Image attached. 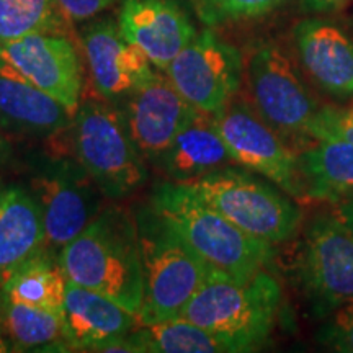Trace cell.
I'll use <instances>...</instances> for the list:
<instances>
[{
	"instance_id": "obj_17",
	"label": "cell",
	"mask_w": 353,
	"mask_h": 353,
	"mask_svg": "<svg viewBox=\"0 0 353 353\" xmlns=\"http://www.w3.org/2000/svg\"><path fill=\"white\" fill-rule=\"evenodd\" d=\"M59 101L26 81L0 57V131L51 136L72 121Z\"/></svg>"
},
{
	"instance_id": "obj_7",
	"label": "cell",
	"mask_w": 353,
	"mask_h": 353,
	"mask_svg": "<svg viewBox=\"0 0 353 353\" xmlns=\"http://www.w3.org/2000/svg\"><path fill=\"white\" fill-rule=\"evenodd\" d=\"M254 108L281 136H311L319 103L290 56L275 43H262L245 64Z\"/></svg>"
},
{
	"instance_id": "obj_12",
	"label": "cell",
	"mask_w": 353,
	"mask_h": 353,
	"mask_svg": "<svg viewBox=\"0 0 353 353\" xmlns=\"http://www.w3.org/2000/svg\"><path fill=\"white\" fill-rule=\"evenodd\" d=\"M128 97V132L141 156L156 162L196 110L179 94L169 77L157 72Z\"/></svg>"
},
{
	"instance_id": "obj_3",
	"label": "cell",
	"mask_w": 353,
	"mask_h": 353,
	"mask_svg": "<svg viewBox=\"0 0 353 353\" xmlns=\"http://www.w3.org/2000/svg\"><path fill=\"white\" fill-rule=\"evenodd\" d=\"M280 306V283L267 268L247 278L211 272L180 317L208 330L231 353L254 352L267 342Z\"/></svg>"
},
{
	"instance_id": "obj_23",
	"label": "cell",
	"mask_w": 353,
	"mask_h": 353,
	"mask_svg": "<svg viewBox=\"0 0 353 353\" xmlns=\"http://www.w3.org/2000/svg\"><path fill=\"white\" fill-rule=\"evenodd\" d=\"M130 339L136 352L152 353H231L213 334L182 317L136 324Z\"/></svg>"
},
{
	"instance_id": "obj_24",
	"label": "cell",
	"mask_w": 353,
	"mask_h": 353,
	"mask_svg": "<svg viewBox=\"0 0 353 353\" xmlns=\"http://www.w3.org/2000/svg\"><path fill=\"white\" fill-rule=\"evenodd\" d=\"M0 324L15 350H48L64 342L63 314L12 301L0 293Z\"/></svg>"
},
{
	"instance_id": "obj_2",
	"label": "cell",
	"mask_w": 353,
	"mask_h": 353,
	"mask_svg": "<svg viewBox=\"0 0 353 353\" xmlns=\"http://www.w3.org/2000/svg\"><path fill=\"white\" fill-rule=\"evenodd\" d=\"M151 203L154 213L180 234L211 270L247 278L272 263V244L242 231L198 198L188 185H157Z\"/></svg>"
},
{
	"instance_id": "obj_6",
	"label": "cell",
	"mask_w": 353,
	"mask_h": 353,
	"mask_svg": "<svg viewBox=\"0 0 353 353\" xmlns=\"http://www.w3.org/2000/svg\"><path fill=\"white\" fill-rule=\"evenodd\" d=\"M72 125L74 154L101 193L123 198L143 187L148 169L128 132L125 114L105 101L87 100Z\"/></svg>"
},
{
	"instance_id": "obj_11",
	"label": "cell",
	"mask_w": 353,
	"mask_h": 353,
	"mask_svg": "<svg viewBox=\"0 0 353 353\" xmlns=\"http://www.w3.org/2000/svg\"><path fill=\"white\" fill-rule=\"evenodd\" d=\"M0 57L26 81L59 101L70 114L81 107L82 63L65 34L32 33L0 43Z\"/></svg>"
},
{
	"instance_id": "obj_16",
	"label": "cell",
	"mask_w": 353,
	"mask_h": 353,
	"mask_svg": "<svg viewBox=\"0 0 353 353\" xmlns=\"http://www.w3.org/2000/svg\"><path fill=\"white\" fill-rule=\"evenodd\" d=\"M138 324L113 299L69 281L63 307V334L69 350L101 352L107 343L125 337Z\"/></svg>"
},
{
	"instance_id": "obj_28",
	"label": "cell",
	"mask_w": 353,
	"mask_h": 353,
	"mask_svg": "<svg viewBox=\"0 0 353 353\" xmlns=\"http://www.w3.org/2000/svg\"><path fill=\"white\" fill-rule=\"evenodd\" d=\"M322 132H332L353 144V105L350 107H321L311 128V138L317 139Z\"/></svg>"
},
{
	"instance_id": "obj_4",
	"label": "cell",
	"mask_w": 353,
	"mask_h": 353,
	"mask_svg": "<svg viewBox=\"0 0 353 353\" xmlns=\"http://www.w3.org/2000/svg\"><path fill=\"white\" fill-rule=\"evenodd\" d=\"M185 185L242 231L272 245L293 239L301 228L303 211L288 193L250 172L228 165Z\"/></svg>"
},
{
	"instance_id": "obj_15",
	"label": "cell",
	"mask_w": 353,
	"mask_h": 353,
	"mask_svg": "<svg viewBox=\"0 0 353 353\" xmlns=\"http://www.w3.org/2000/svg\"><path fill=\"white\" fill-rule=\"evenodd\" d=\"M293 44L303 69L334 99L353 100V38L339 25L306 19L294 25Z\"/></svg>"
},
{
	"instance_id": "obj_19",
	"label": "cell",
	"mask_w": 353,
	"mask_h": 353,
	"mask_svg": "<svg viewBox=\"0 0 353 353\" xmlns=\"http://www.w3.org/2000/svg\"><path fill=\"white\" fill-rule=\"evenodd\" d=\"M306 195L329 203L353 196V144L322 132L316 143L298 156Z\"/></svg>"
},
{
	"instance_id": "obj_33",
	"label": "cell",
	"mask_w": 353,
	"mask_h": 353,
	"mask_svg": "<svg viewBox=\"0 0 353 353\" xmlns=\"http://www.w3.org/2000/svg\"><path fill=\"white\" fill-rule=\"evenodd\" d=\"M8 154H10V145H8L6 136H3V132L0 131V164L7 161Z\"/></svg>"
},
{
	"instance_id": "obj_25",
	"label": "cell",
	"mask_w": 353,
	"mask_h": 353,
	"mask_svg": "<svg viewBox=\"0 0 353 353\" xmlns=\"http://www.w3.org/2000/svg\"><path fill=\"white\" fill-rule=\"evenodd\" d=\"M70 20L56 0H0V43L32 33L69 37Z\"/></svg>"
},
{
	"instance_id": "obj_34",
	"label": "cell",
	"mask_w": 353,
	"mask_h": 353,
	"mask_svg": "<svg viewBox=\"0 0 353 353\" xmlns=\"http://www.w3.org/2000/svg\"><path fill=\"white\" fill-rule=\"evenodd\" d=\"M12 350H13V348L10 347V343H8L6 339L0 335V353H7V352H12Z\"/></svg>"
},
{
	"instance_id": "obj_13",
	"label": "cell",
	"mask_w": 353,
	"mask_h": 353,
	"mask_svg": "<svg viewBox=\"0 0 353 353\" xmlns=\"http://www.w3.org/2000/svg\"><path fill=\"white\" fill-rule=\"evenodd\" d=\"M81 38L92 85L103 99L128 97L156 74L144 51L123 37L118 21H94Z\"/></svg>"
},
{
	"instance_id": "obj_1",
	"label": "cell",
	"mask_w": 353,
	"mask_h": 353,
	"mask_svg": "<svg viewBox=\"0 0 353 353\" xmlns=\"http://www.w3.org/2000/svg\"><path fill=\"white\" fill-rule=\"evenodd\" d=\"M69 281L94 290L138 316L144 273L138 223L125 210H103L61 252Z\"/></svg>"
},
{
	"instance_id": "obj_10",
	"label": "cell",
	"mask_w": 353,
	"mask_h": 353,
	"mask_svg": "<svg viewBox=\"0 0 353 353\" xmlns=\"http://www.w3.org/2000/svg\"><path fill=\"white\" fill-rule=\"evenodd\" d=\"M299 276L324 314L353 303V232L337 214H317L304 229Z\"/></svg>"
},
{
	"instance_id": "obj_26",
	"label": "cell",
	"mask_w": 353,
	"mask_h": 353,
	"mask_svg": "<svg viewBox=\"0 0 353 353\" xmlns=\"http://www.w3.org/2000/svg\"><path fill=\"white\" fill-rule=\"evenodd\" d=\"M317 332L324 348L339 353H353V303L332 309Z\"/></svg>"
},
{
	"instance_id": "obj_31",
	"label": "cell",
	"mask_w": 353,
	"mask_h": 353,
	"mask_svg": "<svg viewBox=\"0 0 353 353\" xmlns=\"http://www.w3.org/2000/svg\"><path fill=\"white\" fill-rule=\"evenodd\" d=\"M193 8H195L196 15L200 17L201 21H205L206 25L213 23L216 8H218L221 0H190Z\"/></svg>"
},
{
	"instance_id": "obj_5",
	"label": "cell",
	"mask_w": 353,
	"mask_h": 353,
	"mask_svg": "<svg viewBox=\"0 0 353 353\" xmlns=\"http://www.w3.org/2000/svg\"><path fill=\"white\" fill-rule=\"evenodd\" d=\"M138 223L144 273V298L138 324L175 319L205 285L211 267L152 211Z\"/></svg>"
},
{
	"instance_id": "obj_21",
	"label": "cell",
	"mask_w": 353,
	"mask_h": 353,
	"mask_svg": "<svg viewBox=\"0 0 353 353\" xmlns=\"http://www.w3.org/2000/svg\"><path fill=\"white\" fill-rule=\"evenodd\" d=\"M32 187L41 210L46 244L51 247L63 249L95 218L85 192L72 179L61 175L34 176Z\"/></svg>"
},
{
	"instance_id": "obj_30",
	"label": "cell",
	"mask_w": 353,
	"mask_h": 353,
	"mask_svg": "<svg viewBox=\"0 0 353 353\" xmlns=\"http://www.w3.org/2000/svg\"><path fill=\"white\" fill-rule=\"evenodd\" d=\"M348 0H299L301 8L307 13H330L342 8Z\"/></svg>"
},
{
	"instance_id": "obj_27",
	"label": "cell",
	"mask_w": 353,
	"mask_h": 353,
	"mask_svg": "<svg viewBox=\"0 0 353 353\" xmlns=\"http://www.w3.org/2000/svg\"><path fill=\"white\" fill-rule=\"evenodd\" d=\"M285 0H221L211 26L229 23V21L257 19V17L275 10Z\"/></svg>"
},
{
	"instance_id": "obj_20",
	"label": "cell",
	"mask_w": 353,
	"mask_h": 353,
	"mask_svg": "<svg viewBox=\"0 0 353 353\" xmlns=\"http://www.w3.org/2000/svg\"><path fill=\"white\" fill-rule=\"evenodd\" d=\"M46 244L43 216L33 195L19 187L0 193V276L15 270Z\"/></svg>"
},
{
	"instance_id": "obj_32",
	"label": "cell",
	"mask_w": 353,
	"mask_h": 353,
	"mask_svg": "<svg viewBox=\"0 0 353 353\" xmlns=\"http://www.w3.org/2000/svg\"><path fill=\"white\" fill-rule=\"evenodd\" d=\"M335 214L341 218L345 226L353 232V196L335 203Z\"/></svg>"
},
{
	"instance_id": "obj_9",
	"label": "cell",
	"mask_w": 353,
	"mask_h": 353,
	"mask_svg": "<svg viewBox=\"0 0 353 353\" xmlns=\"http://www.w3.org/2000/svg\"><path fill=\"white\" fill-rule=\"evenodd\" d=\"M164 72L187 103L213 117L239 92L244 61L236 46L205 30L196 33Z\"/></svg>"
},
{
	"instance_id": "obj_8",
	"label": "cell",
	"mask_w": 353,
	"mask_h": 353,
	"mask_svg": "<svg viewBox=\"0 0 353 353\" xmlns=\"http://www.w3.org/2000/svg\"><path fill=\"white\" fill-rule=\"evenodd\" d=\"M211 120L234 164L265 176L291 198L306 195L298 156L249 105L231 100Z\"/></svg>"
},
{
	"instance_id": "obj_18",
	"label": "cell",
	"mask_w": 353,
	"mask_h": 353,
	"mask_svg": "<svg viewBox=\"0 0 353 353\" xmlns=\"http://www.w3.org/2000/svg\"><path fill=\"white\" fill-rule=\"evenodd\" d=\"M156 164L170 182L188 183L210 172L234 164V161L210 114L196 112Z\"/></svg>"
},
{
	"instance_id": "obj_14",
	"label": "cell",
	"mask_w": 353,
	"mask_h": 353,
	"mask_svg": "<svg viewBox=\"0 0 353 353\" xmlns=\"http://www.w3.org/2000/svg\"><path fill=\"white\" fill-rule=\"evenodd\" d=\"M118 28L161 70L196 37L187 12L175 0H123Z\"/></svg>"
},
{
	"instance_id": "obj_22",
	"label": "cell",
	"mask_w": 353,
	"mask_h": 353,
	"mask_svg": "<svg viewBox=\"0 0 353 353\" xmlns=\"http://www.w3.org/2000/svg\"><path fill=\"white\" fill-rule=\"evenodd\" d=\"M68 283L61 259L56 260L39 250L2 278L0 293L12 301L63 314Z\"/></svg>"
},
{
	"instance_id": "obj_29",
	"label": "cell",
	"mask_w": 353,
	"mask_h": 353,
	"mask_svg": "<svg viewBox=\"0 0 353 353\" xmlns=\"http://www.w3.org/2000/svg\"><path fill=\"white\" fill-rule=\"evenodd\" d=\"M56 2L70 21H83L107 10L117 0H56Z\"/></svg>"
}]
</instances>
